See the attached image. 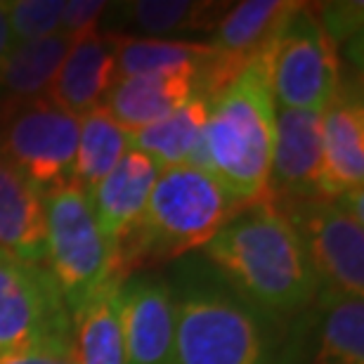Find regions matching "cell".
Wrapping results in <instances>:
<instances>
[{
  "mask_svg": "<svg viewBox=\"0 0 364 364\" xmlns=\"http://www.w3.org/2000/svg\"><path fill=\"white\" fill-rule=\"evenodd\" d=\"M206 256L263 315H294L317 301V279L301 239L270 199L239 208L208 242Z\"/></svg>",
  "mask_w": 364,
  "mask_h": 364,
  "instance_id": "1",
  "label": "cell"
},
{
  "mask_svg": "<svg viewBox=\"0 0 364 364\" xmlns=\"http://www.w3.org/2000/svg\"><path fill=\"white\" fill-rule=\"evenodd\" d=\"M272 144L274 95L263 53L208 100V119L189 166L208 171L246 206L267 199Z\"/></svg>",
  "mask_w": 364,
  "mask_h": 364,
  "instance_id": "2",
  "label": "cell"
},
{
  "mask_svg": "<svg viewBox=\"0 0 364 364\" xmlns=\"http://www.w3.org/2000/svg\"><path fill=\"white\" fill-rule=\"evenodd\" d=\"M242 206L208 171L194 166L159 171L140 225L116 249L121 277L206 249Z\"/></svg>",
  "mask_w": 364,
  "mask_h": 364,
  "instance_id": "3",
  "label": "cell"
},
{
  "mask_svg": "<svg viewBox=\"0 0 364 364\" xmlns=\"http://www.w3.org/2000/svg\"><path fill=\"white\" fill-rule=\"evenodd\" d=\"M173 364H270L272 333L260 310L220 274L178 277Z\"/></svg>",
  "mask_w": 364,
  "mask_h": 364,
  "instance_id": "4",
  "label": "cell"
},
{
  "mask_svg": "<svg viewBox=\"0 0 364 364\" xmlns=\"http://www.w3.org/2000/svg\"><path fill=\"white\" fill-rule=\"evenodd\" d=\"M46 260L69 312H74L109 284L123 282L116 246L102 232L88 189L64 180L43 192Z\"/></svg>",
  "mask_w": 364,
  "mask_h": 364,
  "instance_id": "5",
  "label": "cell"
},
{
  "mask_svg": "<svg viewBox=\"0 0 364 364\" xmlns=\"http://www.w3.org/2000/svg\"><path fill=\"white\" fill-rule=\"evenodd\" d=\"M274 105L322 114L341 90L331 33L315 10L298 3L267 48Z\"/></svg>",
  "mask_w": 364,
  "mask_h": 364,
  "instance_id": "6",
  "label": "cell"
},
{
  "mask_svg": "<svg viewBox=\"0 0 364 364\" xmlns=\"http://www.w3.org/2000/svg\"><path fill=\"white\" fill-rule=\"evenodd\" d=\"M294 225L305 258L317 279V301L364 298V220L338 199H303L277 203Z\"/></svg>",
  "mask_w": 364,
  "mask_h": 364,
  "instance_id": "7",
  "label": "cell"
},
{
  "mask_svg": "<svg viewBox=\"0 0 364 364\" xmlns=\"http://www.w3.org/2000/svg\"><path fill=\"white\" fill-rule=\"evenodd\" d=\"M78 144V119L64 114L48 97L3 105L0 156L10 161L41 192L71 180Z\"/></svg>",
  "mask_w": 364,
  "mask_h": 364,
  "instance_id": "8",
  "label": "cell"
},
{
  "mask_svg": "<svg viewBox=\"0 0 364 364\" xmlns=\"http://www.w3.org/2000/svg\"><path fill=\"white\" fill-rule=\"evenodd\" d=\"M74 338V319L43 263L0 249V353Z\"/></svg>",
  "mask_w": 364,
  "mask_h": 364,
  "instance_id": "9",
  "label": "cell"
},
{
  "mask_svg": "<svg viewBox=\"0 0 364 364\" xmlns=\"http://www.w3.org/2000/svg\"><path fill=\"white\" fill-rule=\"evenodd\" d=\"M119 319L126 364H173L176 308L168 282L130 272L119 287Z\"/></svg>",
  "mask_w": 364,
  "mask_h": 364,
  "instance_id": "10",
  "label": "cell"
},
{
  "mask_svg": "<svg viewBox=\"0 0 364 364\" xmlns=\"http://www.w3.org/2000/svg\"><path fill=\"white\" fill-rule=\"evenodd\" d=\"M322 114L274 105V144L267 199L274 203L319 199Z\"/></svg>",
  "mask_w": 364,
  "mask_h": 364,
  "instance_id": "11",
  "label": "cell"
},
{
  "mask_svg": "<svg viewBox=\"0 0 364 364\" xmlns=\"http://www.w3.org/2000/svg\"><path fill=\"white\" fill-rule=\"evenodd\" d=\"M116 53H119V31H92L74 41L64 57L55 81L43 97L57 109L81 121L95 112L116 76Z\"/></svg>",
  "mask_w": 364,
  "mask_h": 364,
  "instance_id": "12",
  "label": "cell"
},
{
  "mask_svg": "<svg viewBox=\"0 0 364 364\" xmlns=\"http://www.w3.org/2000/svg\"><path fill=\"white\" fill-rule=\"evenodd\" d=\"M364 187V107L353 90H338L322 112L319 199H341Z\"/></svg>",
  "mask_w": 364,
  "mask_h": 364,
  "instance_id": "13",
  "label": "cell"
},
{
  "mask_svg": "<svg viewBox=\"0 0 364 364\" xmlns=\"http://www.w3.org/2000/svg\"><path fill=\"white\" fill-rule=\"evenodd\" d=\"M194 69H173L119 78L100 107L126 133L135 135L178 112L194 95Z\"/></svg>",
  "mask_w": 364,
  "mask_h": 364,
  "instance_id": "14",
  "label": "cell"
},
{
  "mask_svg": "<svg viewBox=\"0 0 364 364\" xmlns=\"http://www.w3.org/2000/svg\"><path fill=\"white\" fill-rule=\"evenodd\" d=\"M156 176L159 166L147 154L130 147L112 173L88 192L100 228L116 249L140 225Z\"/></svg>",
  "mask_w": 364,
  "mask_h": 364,
  "instance_id": "15",
  "label": "cell"
},
{
  "mask_svg": "<svg viewBox=\"0 0 364 364\" xmlns=\"http://www.w3.org/2000/svg\"><path fill=\"white\" fill-rule=\"evenodd\" d=\"M0 249L28 260H46L43 192L0 156Z\"/></svg>",
  "mask_w": 364,
  "mask_h": 364,
  "instance_id": "16",
  "label": "cell"
},
{
  "mask_svg": "<svg viewBox=\"0 0 364 364\" xmlns=\"http://www.w3.org/2000/svg\"><path fill=\"white\" fill-rule=\"evenodd\" d=\"M296 5L294 0H244L223 14L208 46L228 62L246 67L253 57L267 53Z\"/></svg>",
  "mask_w": 364,
  "mask_h": 364,
  "instance_id": "17",
  "label": "cell"
},
{
  "mask_svg": "<svg viewBox=\"0 0 364 364\" xmlns=\"http://www.w3.org/2000/svg\"><path fill=\"white\" fill-rule=\"evenodd\" d=\"M71 46L74 41L57 31L46 38L12 48L0 67V92L5 95V105L43 97Z\"/></svg>",
  "mask_w": 364,
  "mask_h": 364,
  "instance_id": "18",
  "label": "cell"
},
{
  "mask_svg": "<svg viewBox=\"0 0 364 364\" xmlns=\"http://www.w3.org/2000/svg\"><path fill=\"white\" fill-rule=\"evenodd\" d=\"M206 119L208 100L192 95L178 112L130 135V147L147 154L159 166V171L173 168V166H189L201 142Z\"/></svg>",
  "mask_w": 364,
  "mask_h": 364,
  "instance_id": "19",
  "label": "cell"
},
{
  "mask_svg": "<svg viewBox=\"0 0 364 364\" xmlns=\"http://www.w3.org/2000/svg\"><path fill=\"white\" fill-rule=\"evenodd\" d=\"M119 287L121 282L109 284L71 315L78 364H126L119 319Z\"/></svg>",
  "mask_w": 364,
  "mask_h": 364,
  "instance_id": "20",
  "label": "cell"
},
{
  "mask_svg": "<svg viewBox=\"0 0 364 364\" xmlns=\"http://www.w3.org/2000/svg\"><path fill=\"white\" fill-rule=\"evenodd\" d=\"M119 7L126 28L133 26L147 38L171 41V36L180 33L213 31L230 5L201 0H137Z\"/></svg>",
  "mask_w": 364,
  "mask_h": 364,
  "instance_id": "21",
  "label": "cell"
},
{
  "mask_svg": "<svg viewBox=\"0 0 364 364\" xmlns=\"http://www.w3.org/2000/svg\"><path fill=\"white\" fill-rule=\"evenodd\" d=\"M215 55L218 53L208 43L135 38V36L119 33L114 81L137 74H149V71H173V69L199 71L208 62H213Z\"/></svg>",
  "mask_w": 364,
  "mask_h": 364,
  "instance_id": "22",
  "label": "cell"
},
{
  "mask_svg": "<svg viewBox=\"0 0 364 364\" xmlns=\"http://www.w3.org/2000/svg\"><path fill=\"white\" fill-rule=\"evenodd\" d=\"M128 149L130 133H126L105 109L97 107L78 121V144L71 180L90 192L100 180L112 173Z\"/></svg>",
  "mask_w": 364,
  "mask_h": 364,
  "instance_id": "23",
  "label": "cell"
},
{
  "mask_svg": "<svg viewBox=\"0 0 364 364\" xmlns=\"http://www.w3.org/2000/svg\"><path fill=\"white\" fill-rule=\"evenodd\" d=\"M315 364H364V298L326 305Z\"/></svg>",
  "mask_w": 364,
  "mask_h": 364,
  "instance_id": "24",
  "label": "cell"
},
{
  "mask_svg": "<svg viewBox=\"0 0 364 364\" xmlns=\"http://www.w3.org/2000/svg\"><path fill=\"white\" fill-rule=\"evenodd\" d=\"M60 14L62 0H14V3H7L10 46L17 48L57 33Z\"/></svg>",
  "mask_w": 364,
  "mask_h": 364,
  "instance_id": "25",
  "label": "cell"
},
{
  "mask_svg": "<svg viewBox=\"0 0 364 364\" xmlns=\"http://www.w3.org/2000/svg\"><path fill=\"white\" fill-rule=\"evenodd\" d=\"M0 364H78L74 338H53L0 353Z\"/></svg>",
  "mask_w": 364,
  "mask_h": 364,
  "instance_id": "26",
  "label": "cell"
},
{
  "mask_svg": "<svg viewBox=\"0 0 364 364\" xmlns=\"http://www.w3.org/2000/svg\"><path fill=\"white\" fill-rule=\"evenodd\" d=\"M107 7L109 3H105V0H69V3H62L60 28L57 31L71 41L83 38V36L97 31V21L107 12Z\"/></svg>",
  "mask_w": 364,
  "mask_h": 364,
  "instance_id": "27",
  "label": "cell"
},
{
  "mask_svg": "<svg viewBox=\"0 0 364 364\" xmlns=\"http://www.w3.org/2000/svg\"><path fill=\"white\" fill-rule=\"evenodd\" d=\"M10 26H7V3H0V67L10 53Z\"/></svg>",
  "mask_w": 364,
  "mask_h": 364,
  "instance_id": "28",
  "label": "cell"
}]
</instances>
